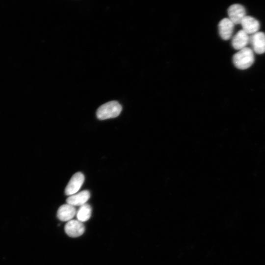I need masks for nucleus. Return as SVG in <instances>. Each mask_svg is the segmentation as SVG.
<instances>
[{
	"instance_id": "nucleus-10",
	"label": "nucleus",
	"mask_w": 265,
	"mask_h": 265,
	"mask_svg": "<svg viewBox=\"0 0 265 265\" xmlns=\"http://www.w3.org/2000/svg\"><path fill=\"white\" fill-rule=\"evenodd\" d=\"M250 36L242 29L239 30L234 35L232 39L233 47L237 50H240L249 43Z\"/></svg>"
},
{
	"instance_id": "nucleus-9",
	"label": "nucleus",
	"mask_w": 265,
	"mask_h": 265,
	"mask_svg": "<svg viewBox=\"0 0 265 265\" xmlns=\"http://www.w3.org/2000/svg\"><path fill=\"white\" fill-rule=\"evenodd\" d=\"M77 210L75 207L68 204L61 205L57 212V218L62 221H69L76 215Z\"/></svg>"
},
{
	"instance_id": "nucleus-7",
	"label": "nucleus",
	"mask_w": 265,
	"mask_h": 265,
	"mask_svg": "<svg viewBox=\"0 0 265 265\" xmlns=\"http://www.w3.org/2000/svg\"><path fill=\"white\" fill-rule=\"evenodd\" d=\"M234 24L228 18H225L222 19L218 24L219 34L221 38L227 40L232 36Z\"/></svg>"
},
{
	"instance_id": "nucleus-6",
	"label": "nucleus",
	"mask_w": 265,
	"mask_h": 265,
	"mask_svg": "<svg viewBox=\"0 0 265 265\" xmlns=\"http://www.w3.org/2000/svg\"><path fill=\"white\" fill-rule=\"evenodd\" d=\"M229 19L234 25L240 24L246 16L245 8L241 4H234L230 6L227 10Z\"/></svg>"
},
{
	"instance_id": "nucleus-1",
	"label": "nucleus",
	"mask_w": 265,
	"mask_h": 265,
	"mask_svg": "<svg viewBox=\"0 0 265 265\" xmlns=\"http://www.w3.org/2000/svg\"><path fill=\"white\" fill-rule=\"evenodd\" d=\"M254 54L252 49L245 47L235 53L233 56V62L236 68L245 70L249 68L254 62Z\"/></svg>"
},
{
	"instance_id": "nucleus-2",
	"label": "nucleus",
	"mask_w": 265,
	"mask_h": 265,
	"mask_svg": "<svg viewBox=\"0 0 265 265\" xmlns=\"http://www.w3.org/2000/svg\"><path fill=\"white\" fill-rule=\"evenodd\" d=\"M122 106L117 101L107 102L101 106L97 109L96 115L100 120H106L117 117L121 112Z\"/></svg>"
},
{
	"instance_id": "nucleus-8",
	"label": "nucleus",
	"mask_w": 265,
	"mask_h": 265,
	"mask_svg": "<svg viewBox=\"0 0 265 265\" xmlns=\"http://www.w3.org/2000/svg\"><path fill=\"white\" fill-rule=\"evenodd\" d=\"M240 24L242 27V29L248 35L257 32L260 27L259 22L250 16H246Z\"/></svg>"
},
{
	"instance_id": "nucleus-3",
	"label": "nucleus",
	"mask_w": 265,
	"mask_h": 265,
	"mask_svg": "<svg viewBox=\"0 0 265 265\" xmlns=\"http://www.w3.org/2000/svg\"><path fill=\"white\" fill-rule=\"evenodd\" d=\"M84 181V176L80 172L74 174L65 189V193L66 195L71 196L76 193L82 186Z\"/></svg>"
},
{
	"instance_id": "nucleus-5",
	"label": "nucleus",
	"mask_w": 265,
	"mask_h": 265,
	"mask_svg": "<svg viewBox=\"0 0 265 265\" xmlns=\"http://www.w3.org/2000/svg\"><path fill=\"white\" fill-rule=\"evenodd\" d=\"M64 230L68 236L72 238H76L84 233L85 227L82 222L78 220L72 219L67 222Z\"/></svg>"
},
{
	"instance_id": "nucleus-11",
	"label": "nucleus",
	"mask_w": 265,
	"mask_h": 265,
	"mask_svg": "<svg viewBox=\"0 0 265 265\" xmlns=\"http://www.w3.org/2000/svg\"><path fill=\"white\" fill-rule=\"evenodd\" d=\"M90 197L89 191L87 190H84L69 196L66 199V202L74 207L81 206L86 204Z\"/></svg>"
},
{
	"instance_id": "nucleus-4",
	"label": "nucleus",
	"mask_w": 265,
	"mask_h": 265,
	"mask_svg": "<svg viewBox=\"0 0 265 265\" xmlns=\"http://www.w3.org/2000/svg\"><path fill=\"white\" fill-rule=\"evenodd\" d=\"M249 43L255 53L261 54L265 53V33L262 31L252 34L250 36Z\"/></svg>"
},
{
	"instance_id": "nucleus-12",
	"label": "nucleus",
	"mask_w": 265,
	"mask_h": 265,
	"mask_svg": "<svg viewBox=\"0 0 265 265\" xmlns=\"http://www.w3.org/2000/svg\"><path fill=\"white\" fill-rule=\"evenodd\" d=\"M92 208L88 204H85L80 206L77 211L76 216L77 220L84 222L89 219L91 216Z\"/></svg>"
}]
</instances>
